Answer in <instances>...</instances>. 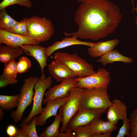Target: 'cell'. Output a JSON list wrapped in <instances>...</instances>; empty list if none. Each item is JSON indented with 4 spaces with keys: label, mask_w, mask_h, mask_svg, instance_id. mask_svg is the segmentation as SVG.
<instances>
[{
    "label": "cell",
    "mask_w": 137,
    "mask_h": 137,
    "mask_svg": "<svg viewBox=\"0 0 137 137\" xmlns=\"http://www.w3.org/2000/svg\"><path fill=\"white\" fill-rule=\"evenodd\" d=\"M80 3L74 20L76 32L64 31L66 36H76L80 39L97 41L107 37L118 27L122 15L119 8L109 0H77Z\"/></svg>",
    "instance_id": "6da1fadb"
},
{
    "label": "cell",
    "mask_w": 137,
    "mask_h": 137,
    "mask_svg": "<svg viewBox=\"0 0 137 137\" xmlns=\"http://www.w3.org/2000/svg\"><path fill=\"white\" fill-rule=\"evenodd\" d=\"M108 87L84 89L80 108L88 109H107L112 104L107 93Z\"/></svg>",
    "instance_id": "7a4b0ae2"
},
{
    "label": "cell",
    "mask_w": 137,
    "mask_h": 137,
    "mask_svg": "<svg viewBox=\"0 0 137 137\" xmlns=\"http://www.w3.org/2000/svg\"><path fill=\"white\" fill-rule=\"evenodd\" d=\"M27 27L28 36L39 43L49 40L55 31L52 21L44 17L28 18Z\"/></svg>",
    "instance_id": "3957f363"
},
{
    "label": "cell",
    "mask_w": 137,
    "mask_h": 137,
    "mask_svg": "<svg viewBox=\"0 0 137 137\" xmlns=\"http://www.w3.org/2000/svg\"><path fill=\"white\" fill-rule=\"evenodd\" d=\"M54 57L55 59L64 64L75 73L77 77L88 76L96 72L91 64L78 56L76 53L70 54L58 52L55 53Z\"/></svg>",
    "instance_id": "277c9868"
},
{
    "label": "cell",
    "mask_w": 137,
    "mask_h": 137,
    "mask_svg": "<svg viewBox=\"0 0 137 137\" xmlns=\"http://www.w3.org/2000/svg\"><path fill=\"white\" fill-rule=\"evenodd\" d=\"M39 79L37 77L30 76L24 79V83L21 89L17 109L11 113V117L14 122L21 121L25 110L31 104L35 93L34 85Z\"/></svg>",
    "instance_id": "5b68a950"
},
{
    "label": "cell",
    "mask_w": 137,
    "mask_h": 137,
    "mask_svg": "<svg viewBox=\"0 0 137 137\" xmlns=\"http://www.w3.org/2000/svg\"><path fill=\"white\" fill-rule=\"evenodd\" d=\"M84 90V89L78 87L72 88L69 92V96L66 101L59 108V113L62 114V117L60 132L65 131L67 123L80 108L81 98Z\"/></svg>",
    "instance_id": "8992f818"
},
{
    "label": "cell",
    "mask_w": 137,
    "mask_h": 137,
    "mask_svg": "<svg viewBox=\"0 0 137 137\" xmlns=\"http://www.w3.org/2000/svg\"><path fill=\"white\" fill-rule=\"evenodd\" d=\"M52 83V77L48 76L41 77L36 83L34 87V94L33 98V104L30 112L27 117L22 121L21 123L29 124L33 118L43 112L42 107L44 95L46 90L49 88Z\"/></svg>",
    "instance_id": "52a82bcc"
},
{
    "label": "cell",
    "mask_w": 137,
    "mask_h": 137,
    "mask_svg": "<svg viewBox=\"0 0 137 137\" xmlns=\"http://www.w3.org/2000/svg\"><path fill=\"white\" fill-rule=\"evenodd\" d=\"M110 73L100 67L91 75L82 78L76 77L77 87L87 89L108 87L110 80Z\"/></svg>",
    "instance_id": "ba28073f"
},
{
    "label": "cell",
    "mask_w": 137,
    "mask_h": 137,
    "mask_svg": "<svg viewBox=\"0 0 137 137\" xmlns=\"http://www.w3.org/2000/svg\"><path fill=\"white\" fill-rule=\"evenodd\" d=\"M107 110V108L88 109L80 108L67 123L65 131H73L78 126L89 124L94 119L100 118Z\"/></svg>",
    "instance_id": "9c48e42d"
},
{
    "label": "cell",
    "mask_w": 137,
    "mask_h": 137,
    "mask_svg": "<svg viewBox=\"0 0 137 137\" xmlns=\"http://www.w3.org/2000/svg\"><path fill=\"white\" fill-rule=\"evenodd\" d=\"M69 94L64 96L50 99L46 103L43 112L36 117V126H42L46 123V121L50 117L57 114L59 108L67 100Z\"/></svg>",
    "instance_id": "30bf717a"
},
{
    "label": "cell",
    "mask_w": 137,
    "mask_h": 137,
    "mask_svg": "<svg viewBox=\"0 0 137 137\" xmlns=\"http://www.w3.org/2000/svg\"><path fill=\"white\" fill-rule=\"evenodd\" d=\"M77 81L75 78H72L61 82L58 85H55L49 88L45 93V98L43 103L45 104L49 100L67 95L73 88L77 87Z\"/></svg>",
    "instance_id": "8fae6325"
},
{
    "label": "cell",
    "mask_w": 137,
    "mask_h": 137,
    "mask_svg": "<svg viewBox=\"0 0 137 137\" xmlns=\"http://www.w3.org/2000/svg\"><path fill=\"white\" fill-rule=\"evenodd\" d=\"M40 43L28 36L12 33L0 29V44L14 47H20L25 44L39 45Z\"/></svg>",
    "instance_id": "7c38bea8"
},
{
    "label": "cell",
    "mask_w": 137,
    "mask_h": 137,
    "mask_svg": "<svg viewBox=\"0 0 137 137\" xmlns=\"http://www.w3.org/2000/svg\"><path fill=\"white\" fill-rule=\"evenodd\" d=\"M48 68L50 75L58 82L78 77L67 66L55 59L48 65Z\"/></svg>",
    "instance_id": "4fadbf2b"
},
{
    "label": "cell",
    "mask_w": 137,
    "mask_h": 137,
    "mask_svg": "<svg viewBox=\"0 0 137 137\" xmlns=\"http://www.w3.org/2000/svg\"><path fill=\"white\" fill-rule=\"evenodd\" d=\"M27 55L35 58L38 63L41 72V77H45L44 73V67L47 65V57L45 50L46 48L39 45L25 44L20 47Z\"/></svg>",
    "instance_id": "5bb4252c"
},
{
    "label": "cell",
    "mask_w": 137,
    "mask_h": 137,
    "mask_svg": "<svg viewBox=\"0 0 137 137\" xmlns=\"http://www.w3.org/2000/svg\"><path fill=\"white\" fill-rule=\"evenodd\" d=\"M107 119L111 123L116 125L118 121L127 117V108L125 104L119 100H113L112 104L107 109Z\"/></svg>",
    "instance_id": "9a60e30c"
},
{
    "label": "cell",
    "mask_w": 137,
    "mask_h": 137,
    "mask_svg": "<svg viewBox=\"0 0 137 137\" xmlns=\"http://www.w3.org/2000/svg\"><path fill=\"white\" fill-rule=\"evenodd\" d=\"M75 35L72 37H66L61 41H55L51 45L46 48L45 50L46 56H50L58 50L75 45H82L88 46L90 47L94 46L96 43L80 41Z\"/></svg>",
    "instance_id": "2e32d148"
},
{
    "label": "cell",
    "mask_w": 137,
    "mask_h": 137,
    "mask_svg": "<svg viewBox=\"0 0 137 137\" xmlns=\"http://www.w3.org/2000/svg\"><path fill=\"white\" fill-rule=\"evenodd\" d=\"M119 42L117 39L98 42L93 47L88 48V54L92 58L101 57L113 50Z\"/></svg>",
    "instance_id": "e0dca14e"
},
{
    "label": "cell",
    "mask_w": 137,
    "mask_h": 137,
    "mask_svg": "<svg viewBox=\"0 0 137 137\" xmlns=\"http://www.w3.org/2000/svg\"><path fill=\"white\" fill-rule=\"evenodd\" d=\"M23 53L20 47L0 44V61L4 64L15 60Z\"/></svg>",
    "instance_id": "ac0fdd59"
},
{
    "label": "cell",
    "mask_w": 137,
    "mask_h": 137,
    "mask_svg": "<svg viewBox=\"0 0 137 137\" xmlns=\"http://www.w3.org/2000/svg\"><path fill=\"white\" fill-rule=\"evenodd\" d=\"M97 61L105 66L107 64H112L116 61L131 63L133 62V60L131 58L123 55L117 50L113 49L101 56Z\"/></svg>",
    "instance_id": "d6986e66"
},
{
    "label": "cell",
    "mask_w": 137,
    "mask_h": 137,
    "mask_svg": "<svg viewBox=\"0 0 137 137\" xmlns=\"http://www.w3.org/2000/svg\"><path fill=\"white\" fill-rule=\"evenodd\" d=\"M89 124L93 134L112 132L117 128L116 125L108 121H105L100 118L94 119Z\"/></svg>",
    "instance_id": "ffe728a7"
},
{
    "label": "cell",
    "mask_w": 137,
    "mask_h": 137,
    "mask_svg": "<svg viewBox=\"0 0 137 137\" xmlns=\"http://www.w3.org/2000/svg\"><path fill=\"white\" fill-rule=\"evenodd\" d=\"M62 114L60 113L55 116V119L52 123L47 127L39 136L40 137H58L60 132L59 128L62 121Z\"/></svg>",
    "instance_id": "44dd1931"
},
{
    "label": "cell",
    "mask_w": 137,
    "mask_h": 137,
    "mask_svg": "<svg viewBox=\"0 0 137 137\" xmlns=\"http://www.w3.org/2000/svg\"><path fill=\"white\" fill-rule=\"evenodd\" d=\"M19 96V94L11 96L0 95L1 109L8 111L17 106Z\"/></svg>",
    "instance_id": "7402d4cb"
},
{
    "label": "cell",
    "mask_w": 137,
    "mask_h": 137,
    "mask_svg": "<svg viewBox=\"0 0 137 137\" xmlns=\"http://www.w3.org/2000/svg\"><path fill=\"white\" fill-rule=\"evenodd\" d=\"M18 22L8 14L5 9L0 10V29L8 31Z\"/></svg>",
    "instance_id": "603a6c76"
},
{
    "label": "cell",
    "mask_w": 137,
    "mask_h": 137,
    "mask_svg": "<svg viewBox=\"0 0 137 137\" xmlns=\"http://www.w3.org/2000/svg\"><path fill=\"white\" fill-rule=\"evenodd\" d=\"M4 64V67L1 75L7 78L16 79L18 73L17 68V62L14 60Z\"/></svg>",
    "instance_id": "cb8c5ba5"
},
{
    "label": "cell",
    "mask_w": 137,
    "mask_h": 137,
    "mask_svg": "<svg viewBox=\"0 0 137 137\" xmlns=\"http://www.w3.org/2000/svg\"><path fill=\"white\" fill-rule=\"evenodd\" d=\"M27 24L28 18H24L20 21L18 22L8 31L21 36H28Z\"/></svg>",
    "instance_id": "d4e9b609"
},
{
    "label": "cell",
    "mask_w": 137,
    "mask_h": 137,
    "mask_svg": "<svg viewBox=\"0 0 137 137\" xmlns=\"http://www.w3.org/2000/svg\"><path fill=\"white\" fill-rule=\"evenodd\" d=\"M37 117L34 116L29 124L21 123V128L26 134L28 137H38L36 130Z\"/></svg>",
    "instance_id": "484cf974"
},
{
    "label": "cell",
    "mask_w": 137,
    "mask_h": 137,
    "mask_svg": "<svg viewBox=\"0 0 137 137\" xmlns=\"http://www.w3.org/2000/svg\"><path fill=\"white\" fill-rule=\"evenodd\" d=\"M18 4L29 8L32 6V4L29 0H3L0 3V10L5 9L7 7Z\"/></svg>",
    "instance_id": "4316f807"
},
{
    "label": "cell",
    "mask_w": 137,
    "mask_h": 137,
    "mask_svg": "<svg viewBox=\"0 0 137 137\" xmlns=\"http://www.w3.org/2000/svg\"><path fill=\"white\" fill-rule=\"evenodd\" d=\"M31 62L26 56L21 57L17 62V68L18 73H25L29 70L31 66Z\"/></svg>",
    "instance_id": "83f0119b"
},
{
    "label": "cell",
    "mask_w": 137,
    "mask_h": 137,
    "mask_svg": "<svg viewBox=\"0 0 137 137\" xmlns=\"http://www.w3.org/2000/svg\"><path fill=\"white\" fill-rule=\"evenodd\" d=\"M76 137H93V134L89 124L80 126L73 130Z\"/></svg>",
    "instance_id": "f1b7e54d"
},
{
    "label": "cell",
    "mask_w": 137,
    "mask_h": 137,
    "mask_svg": "<svg viewBox=\"0 0 137 137\" xmlns=\"http://www.w3.org/2000/svg\"><path fill=\"white\" fill-rule=\"evenodd\" d=\"M129 119L130 134L128 137H137V109L131 113Z\"/></svg>",
    "instance_id": "f546056e"
},
{
    "label": "cell",
    "mask_w": 137,
    "mask_h": 137,
    "mask_svg": "<svg viewBox=\"0 0 137 137\" xmlns=\"http://www.w3.org/2000/svg\"><path fill=\"white\" fill-rule=\"evenodd\" d=\"M122 121L123 125L119 129L116 137H124L125 136L128 137L130 134L129 118L127 117Z\"/></svg>",
    "instance_id": "4dcf8cb0"
},
{
    "label": "cell",
    "mask_w": 137,
    "mask_h": 137,
    "mask_svg": "<svg viewBox=\"0 0 137 137\" xmlns=\"http://www.w3.org/2000/svg\"><path fill=\"white\" fill-rule=\"evenodd\" d=\"M16 79H10L4 77L2 75L0 76V88H5L8 84H15L18 83Z\"/></svg>",
    "instance_id": "1f68e13d"
},
{
    "label": "cell",
    "mask_w": 137,
    "mask_h": 137,
    "mask_svg": "<svg viewBox=\"0 0 137 137\" xmlns=\"http://www.w3.org/2000/svg\"><path fill=\"white\" fill-rule=\"evenodd\" d=\"M17 131V129L14 125H10L7 127L6 132L9 137H15Z\"/></svg>",
    "instance_id": "d6a6232c"
},
{
    "label": "cell",
    "mask_w": 137,
    "mask_h": 137,
    "mask_svg": "<svg viewBox=\"0 0 137 137\" xmlns=\"http://www.w3.org/2000/svg\"><path fill=\"white\" fill-rule=\"evenodd\" d=\"M72 131L66 130L64 132H60L58 137H76L75 133Z\"/></svg>",
    "instance_id": "836d02e7"
},
{
    "label": "cell",
    "mask_w": 137,
    "mask_h": 137,
    "mask_svg": "<svg viewBox=\"0 0 137 137\" xmlns=\"http://www.w3.org/2000/svg\"><path fill=\"white\" fill-rule=\"evenodd\" d=\"M112 132L104 133H97L93 134V137H110Z\"/></svg>",
    "instance_id": "e575fe53"
},
{
    "label": "cell",
    "mask_w": 137,
    "mask_h": 137,
    "mask_svg": "<svg viewBox=\"0 0 137 137\" xmlns=\"http://www.w3.org/2000/svg\"><path fill=\"white\" fill-rule=\"evenodd\" d=\"M15 137H28L26 134L20 128L17 129Z\"/></svg>",
    "instance_id": "d590c367"
},
{
    "label": "cell",
    "mask_w": 137,
    "mask_h": 137,
    "mask_svg": "<svg viewBox=\"0 0 137 137\" xmlns=\"http://www.w3.org/2000/svg\"><path fill=\"white\" fill-rule=\"evenodd\" d=\"M134 10L136 11L137 13V5L136 6V7L134 8ZM135 24L137 27V15L135 19Z\"/></svg>",
    "instance_id": "8d00e7d4"
},
{
    "label": "cell",
    "mask_w": 137,
    "mask_h": 137,
    "mask_svg": "<svg viewBox=\"0 0 137 137\" xmlns=\"http://www.w3.org/2000/svg\"><path fill=\"white\" fill-rule=\"evenodd\" d=\"M131 2H132V6H133V8L132 10V11L133 13L134 11V6L133 0H131Z\"/></svg>",
    "instance_id": "74e56055"
}]
</instances>
